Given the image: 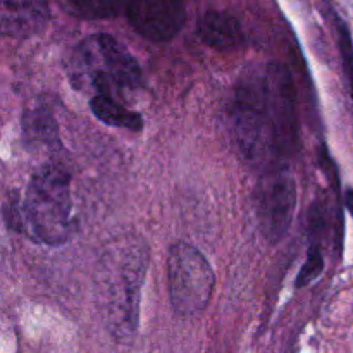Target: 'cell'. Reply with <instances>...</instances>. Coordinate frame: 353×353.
Masks as SVG:
<instances>
[{"mask_svg":"<svg viewBox=\"0 0 353 353\" xmlns=\"http://www.w3.org/2000/svg\"><path fill=\"white\" fill-rule=\"evenodd\" d=\"M334 30H336L338 48H340L341 64H343L345 78H347V86L353 100V41L348 24L341 19L338 14H334Z\"/></svg>","mask_w":353,"mask_h":353,"instance_id":"13","label":"cell"},{"mask_svg":"<svg viewBox=\"0 0 353 353\" xmlns=\"http://www.w3.org/2000/svg\"><path fill=\"white\" fill-rule=\"evenodd\" d=\"M231 130L241 157L252 165L288 155L296 141L295 92L283 65L247 69L231 102Z\"/></svg>","mask_w":353,"mask_h":353,"instance_id":"1","label":"cell"},{"mask_svg":"<svg viewBox=\"0 0 353 353\" xmlns=\"http://www.w3.org/2000/svg\"><path fill=\"white\" fill-rule=\"evenodd\" d=\"M124 16L140 37L162 43L185 26V0H128Z\"/></svg>","mask_w":353,"mask_h":353,"instance_id":"7","label":"cell"},{"mask_svg":"<svg viewBox=\"0 0 353 353\" xmlns=\"http://www.w3.org/2000/svg\"><path fill=\"white\" fill-rule=\"evenodd\" d=\"M324 269V255L321 252L319 245H310L309 252H307V261L303 262L302 269H300L299 276H296L295 286L296 288H305L307 285L316 281L321 276Z\"/></svg>","mask_w":353,"mask_h":353,"instance_id":"14","label":"cell"},{"mask_svg":"<svg viewBox=\"0 0 353 353\" xmlns=\"http://www.w3.org/2000/svg\"><path fill=\"white\" fill-rule=\"evenodd\" d=\"M68 76L78 92L124 102L143 88V74L126 47L107 33L83 38L68 57Z\"/></svg>","mask_w":353,"mask_h":353,"instance_id":"3","label":"cell"},{"mask_svg":"<svg viewBox=\"0 0 353 353\" xmlns=\"http://www.w3.org/2000/svg\"><path fill=\"white\" fill-rule=\"evenodd\" d=\"M23 137L30 148L54 150L59 147L57 121L54 119L47 107H34V109L24 110Z\"/></svg>","mask_w":353,"mask_h":353,"instance_id":"10","label":"cell"},{"mask_svg":"<svg viewBox=\"0 0 353 353\" xmlns=\"http://www.w3.org/2000/svg\"><path fill=\"white\" fill-rule=\"evenodd\" d=\"M259 228L269 243H279L292 226L296 209V185L285 169L262 176L254 193Z\"/></svg>","mask_w":353,"mask_h":353,"instance_id":"6","label":"cell"},{"mask_svg":"<svg viewBox=\"0 0 353 353\" xmlns=\"http://www.w3.org/2000/svg\"><path fill=\"white\" fill-rule=\"evenodd\" d=\"M50 19L47 0H0L2 34L10 38H30L38 34Z\"/></svg>","mask_w":353,"mask_h":353,"instance_id":"8","label":"cell"},{"mask_svg":"<svg viewBox=\"0 0 353 353\" xmlns=\"http://www.w3.org/2000/svg\"><path fill=\"white\" fill-rule=\"evenodd\" d=\"M347 209L350 210V214L353 216V190H348L347 192Z\"/></svg>","mask_w":353,"mask_h":353,"instance_id":"15","label":"cell"},{"mask_svg":"<svg viewBox=\"0 0 353 353\" xmlns=\"http://www.w3.org/2000/svg\"><path fill=\"white\" fill-rule=\"evenodd\" d=\"M214 271L202 252L176 241L168 252V285L172 309L181 317H195L207 309L214 292Z\"/></svg>","mask_w":353,"mask_h":353,"instance_id":"5","label":"cell"},{"mask_svg":"<svg viewBox=\"0 0 353 353\" xmlns=\"http://www.w3.org/2000/svg\"><path fill=\"white\" fill-rule=\"evenodd\" d=\"M199 37L207 47L219 52L234 50L243 45L245 34L240 21L230 12L223 10H209L199 19Z\"/></svg>","mask_w":353,"mask_h":353,"instance_id":"9","label":"cell"},{"mask_svg":"<svg viewBox=\"0 0 353 353\" xmlns=\"http://www.w3.org/2000/svg\"><path fill=\"white\" fill-rule=\"evenodd\" d=\"M17 231L50 247L71 240L76 231L71 178L62 165H41L30 179L19 207Z\"/></svg>","mask_w":353,"mask_h":353,"instance_id":"4","label":"cell"},{"mask_svg":"<svg viewBox=\"0 0 353 353\" xmlns=\"http://www.w3.org/2000/svg\"><path fill=\"white\" fill-rule=\"evenodd\" d=\"M90 109L97 119L109 124V126L123 128V130L130 131H141V128H143V119H141L140 114L128 109L124 102L112 99V97H92Z\"/></svg>","mask_w":353,"mask_h":353,"instance_id":"11","label":"cell"},{"mask_svg":"<svg viewBox=\"0 0 353 353\" xmlns=\"http://www.w3.org/2000/svg\"><path fill=\"white\" fill-rule=\"evenodd\" d=\"M150 250L140 234H119L105 245L97 268V299L117 343L130 345L140 323V296Z\"/></svg>","mask_w":353,"mask_h":353,"instance_id":"2","label":"cell"},{"mask_svg":"<svg viewBox=\"0 0 353 353\" xmlns=\"http://www.w3.org/2000/svg\"><path fill=\"white\" fill-rule=\"evenodd\" d=\"M72 14L83 19H110L124 14L128 0H68Z\"/></svg>","mask_w":353,"mask_h":353,"instance_id":"12","label":"cell"}]
</instances>
